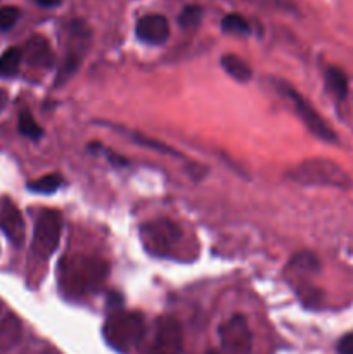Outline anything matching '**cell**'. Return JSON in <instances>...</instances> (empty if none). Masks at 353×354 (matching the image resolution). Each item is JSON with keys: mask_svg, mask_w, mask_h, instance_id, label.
Listing matches in <instances>:
<instances>
[{"mask_svg": "<svg viewBox=\"0 0 353 354\" xmlns=\"http://www.w3.org/2000/svg\"><path fill=\"white\" fill-rule=\"evenodd\" d=\"M325 85L338 99H345L346 93H348V78L338 68H329L325 71Z\"/></svg>", "mask_w": 353, "mask_h": 354, "instance_id": "9a60e30c", "label": "cell"}, {"mask_svg": "<svg viewBox=\"0 0 353 354\" xmlns=\"http://www.w3.org/2000/svg\"><path fill=\"white\" fill-rule=\"evenodd\" d=\"M62 218L61 213L55 209H44L35 220L33 242L31 249L33 254L40 259H48L61 242Z\"/></svg>", "mask_w": 353, "mask_h": 354, "instance_id": "277c9868", "label": "cell"}, {"mask_svg": "<svg viewBox=\"0 0 353 354\" xmlns=\"http://www.w3.org/2000/svg\"><path fill=\"white\" fill-rule=\"evenodd\" d=\"M182 342V327L175 318L161 317L156 320L151 354H180Z\"/></svg>", "mask_w": 353, "mask_h": 354, "instance_id": "9c48e42d", "label": "cell"}, {"mask_svg": "<svg viewBox=\"0 0 353 354\" xmlns=\"http://www.w3.org/2000/svg\"><path fill=\"white\" fill-rule=\"evenodd\" d=\"M23 59L26 64L33 69H48L54 62V54L48 45L47 38L44 37H31L24 45Z\"/></svg>", "mask_w": 353, "mask_h": 354, "instance_id": "7c38bea8", "label": "cell"}, {"mask_svg": "<svg viewBox=\"0 0 353 354\" xmlns=\"http://www.w3.org/2000/svg\"><path fill=\"white\" fill-rule=\"evenodd\" d=\"M289 176L305 185H329L338 189H348L352 185L348 175L329 159H310L301 162Z\"/></svg>", "mask_w": 353, "mask_h": 354, "instance_id": "3957f363", "label": "cell"}, {"mask_svg": "<svg viewBox=\"0 0 353 354\" xmlns=\"http://www.w3.org/2000/svg\"><path fill=\"white\" fill-rule=\"evenodd\" d=\"M19 9L12 6L0 7V31H7L19 19Z\"/></svg>", "mask_w": 353, "mask_h": 354, "instance_id": "44dd1931", "label": "cell"}, {"mask_svg": "<svg viewBox=\"0 0 353 354\" xmlns=\"http://www.w3.org/2000/svg\"><path fill=\"white\" fill-rule=\"evenodd\" d=\"M23 52L17 47H10L0 55V76H14L19 71Z\"/></svg>", "mask_w": 353, "mask_h": 354, "instance_id": "2e32d148", "label": "cell"}, {"mask_svg": "<svg viewBox=\"0 0 353 354\" xmlns=\"http://www.w3.org/2000/svg\"><path fill=\"white\" fill-rule=\"evenodd\" d=\"M42 7H57L62 0H35Z\"/></svg>", "mask_w": 353, "mask_h": 354, "instance_id": "603a6c76", "label": "cell"}, {"mask_svg": "<svg viewBox=\"0 0 353 354\" xmlns=\"http://www.w3.org/2000/svg\"><path fill=\"white\" fill-rule=\"evenodd\" d=\"M89 45L90 31L82 23L73 24L71 30H69L68 45H66L64 61H62L61 69H59V83L68 80L71 75H75L76 69L82 64L83 55L89 50Z\"/></svg>", "mask_w": 353, "mask_h": 354, "instance_id": "52a82bcc", "label": "cell"}, {"mask_svg": "<svg viewBox=\"0 0 353 354\" xmlns=\"http://www.w3.org/2000/svg\"><path fill=\"white\" fill-rule=\"evenodd\" d=\"M220 353L211 354H251L253 335L244 317L235 315L218 328Z\"/></svg>", "mask_w": 353, "mask_h": 354, "instance_id": "5b68a950", "label": "cell"}, {"mask_svg": "<svg viewBox=\"0 0 353 354\" xmlns=\"http://www.w3.org/2000/svg\"><path fill=\"white\" fill-rule=\"evenodd\" d=\"M0 228L16 248H19L24 242L23 214L17 209L16 204L9 199L2 201L0 204Z\"/></svg>", "mask_w": 353, "mask_h": 354, "instance_id": "8fae6325", "label": "cell"}, {"mask_svg": "<svg viewBox=\"0 0 353 354\" xmlns=\"http://www.w3.org/2000/svg\"><path fill=\"white\" fill-rule=\"evenodd\" d=\"M339 354H353V334L345 335L338 344Z\"/></svg>", "mask_w": 353, "mask_h": 354, "instance_id": "7402d4cb", "label": "cell"}, {"mask_svg": "<svg viewBox=\"0 0 353 354\" xmlns=\"http://www.w3.org/2000/svg\"><path fill=\"white\" fill-rule=\"evenodd\" d=\"M201 17H203V9L197 6H189L185 7V9L182 10V14H180V26L182 28H192V26H197L201 21Z\"/></svg>", "mask_w": 353, "mask_h": 354, "instance_id": "ffe728a7", "label": "cell"}, {"mask_svg": "<svg viewBox=\"0 0 353 354\" xmlns=\"http://www.w3.org/2000/svg\"><path fill=\"white\" fill-rule=\"evenodd\" d=\"M7 92L6 90H2L0 88V113H2L3 109H6V106H7Z\"/></svg>", "mask_w": 353, "mask_h": 354, "instance_id": "cb8c5ba5", "label": "cell"}, {"mask_svg": "<svg viewBox=\"0 0 353 354\" xmlns=\"http://www.w3.org/2000/svg\"><path fill=\"white\" fill-rule=\"evenodd\" d=\"M220 64H221V68L225 69V73H227L228 76H232L235 82L248 83L249 80H251V76H253L251 66H249L244 59L239 57V55H235V54L221 55Z\"/></svg>", "mask_w": 353, "mask_h": 354, "instance_id": "5bb4252c", "label": "cell"}, {"mask_svg": "<svg viewBox=\"0 0 353 354\" xmlns=\"http://www.w3.org/2000/svg\"><path fill=\"white\" fill-rule=\"evenodd\" d=\"M282 92L289 97L291 102H293V106H294V111H296V114L300 116V120L303 121L305 127H307L308 130L315 135V137L320 138V140H325V142H336L334 131H332L331 128L325 124V121L322 120L320 114H318L317 111L310 106V102H308V100L305 99L301 93H298L293 86L286 85V83L282 85Z\"/></svg>", "mask_w": 353, "mask_h": 354, "instance_id": "8992f818", "label": "cell"}, {"mask_svg": "<svg viewBox=\"0 0 353 354\" xmlns=\"http://www.w3.org/2000/svg\"><path fill=\"white\" fill-rule=\"evenodd\" d=\"M107 266L93 258H64L59 266V283L68 297H82L99 289L106 279Z\"/></svg>", "mask_w": 353, "mask_h": 354, "instance_id": "6da1fadb", "label": "cell"}, {"mask_svg": "<svg viewBox=\"0 0 353 354\" xmlns=\"http://www.w3.org/2000/svg\"><path fill=\"white\" fill-rule=\"evenodd\" d=\"M221 30L227 31V33L234 35H246L249 33V24L241 14H227V16L221 19Z\"/></svg>", "mask_w": 353, "mask_h": 354, "instance_id": "ac0fdd59", "label": "cell"}, {"mask_svg": "<svg viewBox=\"0 0 353 354\" xmlns=\"http://www.w3.org/2000/svg\"><path fill=\"white\" fill-rule=\"evenodd\" d=\"M23 327L14 315H6L0 320V353H7L21 341Z\"/></svg>", "mask_w": 353, "mask_h": 354, "instance_id": "4fadbf2b", "label": "cell"}, {"mask_svg": "<svg viewBox=\"0 0 353 354\" xmlns=\"http://www.w3.org/2000/svg\"><path fill=\"white\" fill-rule=\"evenodd\" d=\"M102 334L111 348L120 353H128L138 346L144 337V317L137 311H114L104 324Z\"/></svg>", "mask_w": 353, "mask_h": 354, "instance_id": "7a4b0ae2", "label": "cell"}, {"mask_svg": "<svg viewBox=\"0 0 353 354\" xmlns=\"http://www.w3.org/2000/svg\"><path fill=\"white\" fill-rule=\"evenodd\" d=\"M19 131L24 137L31 138V140H38V138H42V133H44V130L38 127L35 118L28 111H23L19 114Z\"/></svg>", "mask_w": 353, "mask_h": 354, "instance_id": "d6986e66", "label": "cell"}, {"mask_svg": "<svg viewBox=\"0 0 353 354\" xmlns=\"http://www.w3.org/2000/svg\"><path fill=\"white\" fill-rule=\"evenodd\" d=\"M142 239L147 251H151L152 254L165 256L179 242L180 230L173 221L158 220L142 227Z\"/></svg>", "mask_w": 353, "mask_h": 354, "instance_id": "ba28073f", "label": "cell"}, {"mask_svg": "<svg viewBox=\"0 0 353 354\" xmlns=\"http://www.w3.org/2000/svg\"><path fill=\"white\" fill-rule=\"evenodd\" d=\"M135 33L141 41L147 45H161L170 37V23L161 14H149L138 19Z\"/></svg>", "mask_w": 353, "mask_h": 354, "instance_id": "30bf717a", "label": "cell"}, {"mask_svg": "<svg viewBox=\"0 0 353 354\" xmlns=\"http://www.w3.org/2000/svg\"><path fill=\"white\" fill-rule=\"evenodd\" d=\"M0 311H2V304H0Z\"/></svg>", "mask_w": 353, "mask_h": 354, "instance_id": "d4e9b609", "label": "cell"}, {"mask_svg": "<svg viewBox=\"0 0 353 354\" xmlns=\"http://www.w3.org/2000/svg\"><path fill=\"white\" fill-rule=\"evenodd\" d=\"M62 185L61 175H45L35 182L28 183V189L35 194H54Z\"/></svg>", "mask_w": 353, "mask_h": 354, "instance_id": "e0dca14e", "label": "cell"}]
</instances>
